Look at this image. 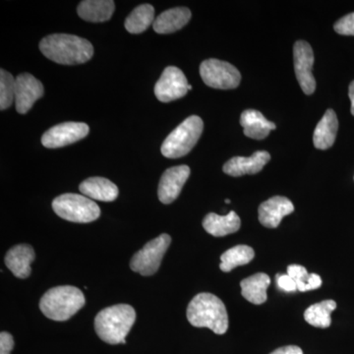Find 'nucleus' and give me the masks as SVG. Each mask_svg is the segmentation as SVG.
Here are the masks:
<instances>
[{
	"label": "nucleus",
	"mask_w": 354,
	"mask_h": 354,
	"mask_svg": "<svg viewBox=\"0 0 354 354\" xmlns=\"http://www.w3.org/2000/svg\"><path fill=\"white\" fill-rule=\"evenodd\" d=\"M39 50L51 62L62 65H78L94 55L92 44L86 39L68 34H53L39 43Z\"/></svg>",
	"instance_id": "obj_1"
},
{
	"label": "nucleus",
	"mask_w": 354,
	"mask_h": 354,
	"mask_svg": "<svg viewBox=\"0 0 354 354\" xmlns=\"http://www.w3.org/2000/svg\"><path fill=\"white\" fill-rule=\"evenodd\" d=\"M187 319L196 328H208L216 335H223L228 329L227 308L220 298L203 292L191 300L187 307Z\"/></svg>",
	"instance_id": "obj_2"
},
{
	"label": "nucleus",
	"mask_w": 354,
	"mask_h": 354,
	"mask_svg": "<svg viewBox=\"0 0 354 354\" xmlns=\"http://www.w3.org/2000/svg\"><path fill=\"white\" fill-rule=\"evenodd\" d=\"M136 320V312L128 304L102 309L95 319V330L102 341L109 344H127V335Z\"/></svg>",
	"instance_id": "obj_3"
},
{
	"label": "nucleus",
	"mask_w": 354,
	"mask_h": 354,
	"mask_svg": "<svg viewBox=\"0 0 354 354\" xmlns=\"http://www.w3.org/2000/svg\"><path fill=\"white\" fill-rule=\"evenodd\" d=\"M85 305V297L78 288L71 286H57L44 293L39 308L44 316L53 321L68 320Z\"/></svg>",
	"instance_id": "obj_4"
},
{
	"label": "nucleus",
	"mask_w": 354,
	"mask_h": 354,
	"mask_svg": "<svg viewBox=\"0 0 354 354\" xmlns=\"http://www.w3.org/2000/svg\"><path fill=\"white\" fill-rule=\"evenodd\" d=\"M203 128L204 123L199 116L192 115L186 118L165 140L160 148L162 155L169 158H178L187 155L199 141Z\"/></svg>",
	"instance_id": "obj_5"
},
{
	"label": "nucleus",
	"mask_w": 354,
	"mask_h": 354,
	"mask_svg": "<svg viewBox=\"0 0 354 354\" xmlns=\"http://www.w3.org/2000/svg\"><path fill=\"white\" fill-rule=\"evenodd\" d=\"M53 209L59 218L72 223H91L101 216L99 206L90 198L73 193H66L55 198Z\"/></svg>",
	"instance_id": "obj_6"
},
{
	"label": "nucleus",
	"mask_w": 354,
	"mask_h": 354,
	"mask_svg": "<svg viewBox=\"0 0 354 354\" xmlns=\"http://www.w3.org/2000/svg\"><path fill=\"white\" fill-rule=\"evenodd\" d=\"M171 243V237L167 234H160L157 239L149 241L141 250L134 254L130 261L132 271L146 277L155 274Z\"/></svg>",
	"instance_id": "obj_7"
},
{
	"label": "nucleus",
	"mask_w": 354,
	"mask_h": 354,
	"mask_svg": "<svg viewBox=\"0 0 354 354\" xmlns=\"http://www.w3.org/2000/svg\"><path fill=\"white\" fill-rule=\"evenodd\" d=\"M200 75L209 87L230 90L239 87L241 74L236 67L218 59H207L200 66Z\"/></svg>",
	"instance_id": "obj_8"
},
{
	"label": "nucleus",
	"mask_w": 354,
	"mask_h": 354,
	"mask_svg": "<svg viewBox=\"0 0 354 354\" xmlns=\"http://www.w3.org/2000/svg\"><path fill=\"white\" fill-rule=\"evenodd\" d=\"M88 131L90 128L86 123H60L44 133L41 137V144L48 149L62 148L85 138Z\"/></svg>",
	"instance_id": "obj_9"
},
{
	"label": "nucleus",
	"mask_w": 354,
	"mask_h": 354,
	"mask_svg": "<svg viewBox=\"0 0 354 354\" xmlns=\"http://www.w3.org/2000/svg\"><path fill=\"white\" fill-rule=\"evenodd\" d=\"M187 78L180 69L167 67L155 86V95L158 101L169 102L181 99L188 92Z\"/></svg>",
	"instance_id": "obj_10"
},
{
	"label": "nucleus",
	"mask_w": 354,
	"mask_h": 354,
	"mask_svg": "<svg viewBox=\"0 0 354 354\" xmlns=\"http://www.w3.org/2000/svg\"><path fill=\"white\" fill-rule=\"evenodd\" d=\"M295 75L300 87L306 95L315 92L316 81L312 74L314 64L313 50L307 41H298L293 46Z\"/></svg>",
	"instance_id": "obj_11"
},
{
	"label": "nucleus",
	"mask_w": 354,
	"mask_h": 354,
	"mask_svg": "<svg viewBox=\"0 0 354 354\" xmlns=\"http://www.w3.org/2000/svg\"><path fill=\"white\" fill-rule=\"evenodd\" d=\"M43 95V84L36 77L29 73L16 77L15 106L18 113H27Z\"/></svg>",
	"instance_id": "obj_12"
},
{
	"label": "nucleus",
	"mask_w": 354,
	"mask_h": 354,
	"mask_svg": "<svg viewBox=\"0 0 354 354\" xmlns=\"http://www.w3.org/2000/svg\"><path fill=\"white\" fill-rule=\"evenodd\" d=\"M190 176L187 165H178L167 169L160 177L158 184V199L162 204H171L180 194L184 184Z\"/></svg>",
	"instance_id": "obj_13"
},
{
	"label": "nucleus",
	"mask_w": 354,
	"mask_h": 354,
	"mask_svg": "<svg viewBox=\"0 0 354 354\" xmlns=\"http://www.w3.org/2000/svg\"><path fill=\"white\" fill-rule=\"evenodd\" d=\"M295 211V206L290 199L283 196H274L262 203L259 207V221L266 227H278L286 216Z\"/></svg>",
	"instance_id": "obj_14"
},
{
	"label": "nucleus",
	"mask_w": 354,
	"mask_h": 354,
	"mask_svg": "<svg viewBox=\"0 0 354 354\" xmlns=\"http://www.w3.org/2000/svg\"><path fill=\"white\" fill-rule=\"evenodd\" d=\"M270 160L271 156L265 151H258L249 158L234 157L223 165V172L234 177L256 174L262 171Z\"/></svg>",
	"instance_id": "obj_15"
},
{
	"label": "nucleus",
	"mask_w": 354,
	"mask_h": 354,
	"mask_svg": "<svg viewBox=\"0 0 354 354\" xmlns=\"http://www.w3.org/2000/svg\"><path fill=\"white\" fill-rule=\"evenodd\" d=\"M36 258L34 249L28 244L12 247L6 256V267L19 279H27L31 274V264Z\"/></svg>",
	"instance_id": "obj_16"
},
{
	"label": "nucleus",
	"mask_w": 354,
	"mask_h": 354,
	"mask_svg": "<svg viewBox=\"0 0 354 354\" xmlns=\"http://www.w3.org/2000/svg\"><path fill=\"white\" fill-rule=\"evenodd\" d=\"M79 189L84 196L102 202H113L120 193L118 186L104 177H90L80 184Z\"/></svg>",
	"instance_id": "obj_17"
},
{
	"label": "nucleus",
	"mask_w": 354,
	"mask_h": 354,
	"mask_svg": "<svg viewBox=\"0 0 354 354\" xmlns=\"http://www.w3.org/2000/svg\"><path fill=\"white\" fill-rule=\"evenodd\" d=\"M241 124L245 136L255 140L265 139L272 130L276 129V124L266 120L265 116L256 109L244 111L241 116Z\"/></svg>",
	"instance_id": "obj_18"
},
{
	"label": "nucleus",
	"mask_w": 354,
	"mask_h": 354,
	"mask_svg": "<svg viewBox=\"0 0 354 354\" xmlns=\"http://www.w3.org/2000/svg\"><path fill=\"white\" fill-rule=\"evenodd\" d=\"M191 19V11L186 7L169 9L158 16L153 22V30L158 34H171L183 29Z\"/></svg>",
	"instance_id": "obj_19"
},
{
	"label": "nucleus",
	"mask_w": 354,
	"mask_h": 354,
	"mask_svg": "<svg viewBox=\"0 0 354 354\" xmlns=\"http://www.w3.org/2000/svg\"><path fill=\"white\" fill-rule=\"evenodd\" d=\"M241 221L235 212L232 211L227 216H218L211 213L205 216L203 227L213 236L221 237L234 234L241 228Z\"/></svg>",
	"instance_id": "obj_20"
},
{
	"label": "nucleus",
	"mask_w": 354,
	"mask_h": 354,
	"mask_svg": "<svg viewBox=\"0 0 354 354\" xmlns=\"http://www.w3.org/2000/svg\"><path fill=\"white\" fill-rule=\"evenodd\" d=\"M339 129L337 114L333 109H328L322 120L319 121L313 135L314 146L319 150H327L334 145Z\"/></svg>",
	"instance_id": "obj_21"
},
{
	"label": "nucleus",
	"mask_w": 354,
	"mask_h": 354,
	"mask_svg": "<svg viewBox=\"0 0 354 354\" xmlns=\"http://www.w3.org/2000/svg\"><path fill=\"white\" fill-rule=\"evenodd\" d=\"M114 9L115 4L111 0H85L80 2L77 12L83 20L101 23L111 19Z\"/></svg>",
	"instance_id": "obj_22"
},
{
	"label": "nucleus",
	"mask_w": 354,
	"mask_h": 354,
	"mask_svg": "<svg viewBox=\"0 0 354 354\" xmlns=\"http://www.w3.org/2000/svg\"><path fill=\"white\" fill-rule=\"evenodd\" d=\"M271 283V279L264 272H258L241 281L242 297L255 305L267 301V290Z\"/></svg>",
	"instance_id": "obj_23"
},
{
	"label": "nucleus",
	"mask_w": 354,
	"mask_h": 354,
	"mask_svg": "<svg viewBox=\"0 0 354 354\" xmlns=\"http://www.w3.org/2000/svg\"><path fill=\"white\" fill-rule=\"evenodd\" d=\"M155 8L151 4H142L130 13L125 20V29L130 34H141L155 22Z\"/></svg>",
	"instance_id": "obj_24"
},
{
	"label": "nucleus",
	"mask_w": 354,
	"mask_h": 354,
	"mask_svg": "<svg viewBox=\"0 0 354 354\" xmlns=\"http://www.w3.org/2000/svg\"><path fill=\"white\" fill-rule=\"evenodd\" d=\"M337 308V304L334 300H324L320 304L310 306L304 312V319L307 323L316 328H329L332 324L330 314Z\"/></svg>",
	"instance_id": "obj_25"
},
{
	"label": "nucleus",
	"mask_w": 354,
	"mask_h": 354,
	"mask_svg": "<svg viewBox=\"0 0 354 354\" xmlns=\"http://www.w3.org/2000/svg\"><path fill=\"white\" fill-rule=\"evenodd\" d=\"M255 253L251 247L237 245L228 249L221 255L220 268L221 271L228 272L239 266L248 264L253 260Z\"/></svg>",
	"instance_id": "obj_26"
},
{
	"label": "nucleus",
	"mask_w": 354,
	"mask_h": 354,
	"mask_svg": "<svg viewBox=\"0 0 354 354\" xmlns=\"http://www.w3.org/2000/svg\"><path fill=\"white\" fill-rule=\"evenodd\" d=\"M288 274L293 279L297 290L305 291L317 290L322 286V279L316 274H308L307 270L300 265H290L288 268Z\"/></svg>",
	"instance_id": "obj_27"
},
{
	"label": "nucleus",
	"mask_w": 354,
	"mask_h": 354,
	"mask_svg": "<svg viewBox=\"0 0 354 354\" xmlns=\"http://www.w3.org/2000/svg\"><path fill=\"white\" fill-rule=\"evenodd\" d=\"M16 78L6 70H0V109L10 108L15 102Z\"/></svg>",
	"instance_id": "obj_28"
},
{
	"label": "nucleus",
	"mask_w": 354,
	"mask_h": 354,
	"mask_svg": "<svg viewBox=\"0 0 354 354\" xmlns=\"http://www.w3.org/2000/svg\"><path fill=\"white\" fill-rule=\"evenodd\" d=\"M335 31L344 36H354V13L344 16L335 24Z\"/></svg>",
	"instance_id": "obj_29"
},
{
	"label": "nucleus",
	"mask_w": 354,
	"mask_h": 354,
	"mask_svg": "<svg viewBox=\"0 0 354 354\" xmlns=\"http://www.w3.org/2000/svg\"><path fill=\"white\" fill-rule=\"evenodd\" d=\"M277 283H278L279 288L286 291V292H293V291L297 290V283L288 274H278L277 276Z\"/></svg>",
	"instance_id": "obj_30"
},
{
	"label": "nucleus",
	"mask_w": 354,
	"mask_h": 354,
	"mask_svg": "<svg viewBox=\"0 0 354 354\" xmlns=\"http://www.w3.org/2000/svg\"><path fill=\"white\" fill-rule=\"evenodd\" d=\"M14 348L13 337L9 333L0 334V354H10Z\"/></svg>",
	"instance_id": "obj_31"
},
{
	"label": "nucleus",
	"mask_w": 354,
	"mask_h": 354,
	"mask_svg": "<svg viewBox=\"0 0 354 354\" xmlns=\"http://www.w3.org/2000/svg\"><path fill=\"white\" fill-rule=\"evenodd\" d=\"M270 354H304L302 349L297 346H286L276 349Z\"/></svg>",
	"instance_id": "obj_32"
},
{
	"label": "nucleus",
	"mask_w": 354,
	"mask_h": 354,
	"mask_svg": "<svg viewBox=\"0 0 354 354\" xmlns=\"http://www.w3.org/2000/svg\"><path fill=\"white\" fill-rule=\"evenodd\" d=\"M348 95L351 102V114L354 116V81L349 85Z\"/></svg>",
	"instance_id": "obj_33"
},
{
	"label": "nucleus",
	"mask_w": 354,
	"mask_h": 354,
	"mask_svg": "<svg viewBox=\"0 0 354 354\" xmlns=\"http://www.w3.org/2000/svg\"><path fill=\"white\" fill-rule=\"evenodd\" d=\"M225 203H227V204H230V199L225 200Z\"/></svg>",
	"instance_id": "obj_34"
},
{
	"label": "nucleus",
	"mask_w": 354,
	"mask_h": 354,
	"mask_svg": "<svg viewBox=\"0 0 354 354\" xmlns=\"http://www.w3.org/2000/svg\"><path fill=\"white\" fill-rule=\"evenodd\" d=\"M191 88H192V86H191V85L188 86V91H190Z\"/></svg>",
	"instance_id": "obj_35"
}]
</instances>
